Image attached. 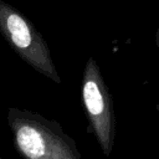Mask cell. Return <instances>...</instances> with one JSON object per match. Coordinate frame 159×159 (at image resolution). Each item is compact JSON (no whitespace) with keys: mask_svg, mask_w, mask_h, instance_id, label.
<instances>
[{"mask_svg":"<svg viewBox=\"0 0 159 159\" xmlns=\"http://www.w3.org/2000/svg\"><path fill=\"white\" fill-rule=\"evenodd\" d=\"M7 123L14 148L24 159H82L73 138L53 119L11 107Z\"/></svg>","mask_w":159,"mask_h":159,"instance_id":"obj_1","label":"cell"},{"mask_svg":"<svg viewBox=\"0 0 159 159\" xmlns=\"http://www.w3.org/2000/svg\"><path fill=\"white\" fill-rule=\"evenodd\" d=\"M0 34L29 66L53 82L61 83L43 36L22 12L4 0H0Z\"/></svg>","mask_w":159,"mask_h":159,"instance_id":"obj_2","label":"cell"},{"mask_svg":"<svg viewBox=\"0 0 159 159\" xmlns=\"http://www.w3.org/2000/svg\"><path fill=\"white\" fill-rule=\"evenodd\" d=\"M81 96L88 120V129L94 135L102 153L109 157L116 138L113 99L93 57L87 60L82 73Z\"/></svg>","mask_w":159,"mask_h":159,"instance_id":"obj_3","label":"cell"},{"mask_svg":"<svg viewBox=\"0 0 159 159\" xmlns=\"http://www.w3.org/2000/svg\"><path fill=\"white\" fill-rule=\"evenodd\" d=\"M0 159H2V157H1V153H0Z\"/></svg>","mask_w":159,"mask_h":159,"instance_id":"obj_4","label":"cell"}]
</instances>
